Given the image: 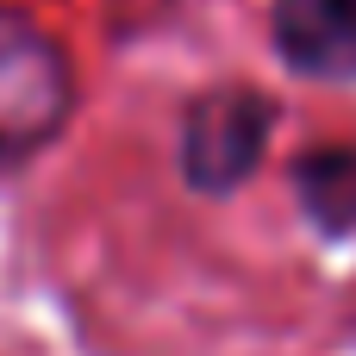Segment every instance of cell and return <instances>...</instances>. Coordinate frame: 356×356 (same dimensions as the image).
Instances as JSON below:
<instances>
[{
  "mask_svg": "<svg viewBox=\"0 0 356 356\" xmlns=\"http://www.w3.org/2000/svg\"><path fill=\"white\" fill-rule=\"evenodd\" d=\"M294 200L325 238L356 232V144H313L294 163Z\"/></svg>",
  "mask_w": 356,
  "mask_h": 356,
  "instance_id": "cell-4",
  "label": "cell"
},
{
  "mask_svg": "<svg viewBox=\"0 0 356 356\" xmlns=\"http://www.w3.org/2000/svg\"><path fill=\"white\" fill-rule=\"evenodd\" d=\"M75 106V69L69 50L25 13L0 6V175L31 163Z\"/></svg>",
  "mask_w": 356,
  "mask_h": 356,
  "instance_id": "cell-1",
  "label": "cell"
},
{
  "mask_svg": "<svg viewBox=\"0 0 356 356\" xmlns=\"http://www.w3.org/2000/svg\"><path fill=\"white\" fill-rule=\"evenodd\" d=\"M275 56L313 81H356V0H275Z\"/></svg>",
  "mask_w": 356,
  "mask_h": 356,
  "instance_id": "cell-3",
  "label": "cell"
},
{
  "mask_svg": "<svg viewBox=\"0 0 356 356\" xmlns=\"http://www.w3.org/2000/svg\"><path fill=\"white\" fill-rule=\"evenodd\" d=\"M275 138V106L257 88H207L181 119V181L194 194H238Z\"/></svg>",
  "mask_w": 356,
  "mask_h": 356,
  "instance_id": "cell-2",
  "label": "cell"
}]
</instances>
